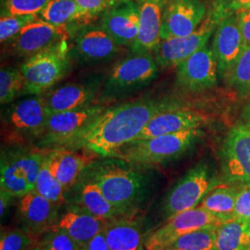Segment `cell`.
I'll return each instance as SVG.
<instances>
[{
    "label": "cell",
    "mask_w": 250,
    "mask_h": 250,
    "mask_svg": "<svg viewBox=\"0 0 250 250\" xmlns=\"http://www.w3.org/2000/svg\"><path fill=\"white\" fill-rule=\"evenodd\" d=\"M173 108L176 105L170 102L138 100L105 109L64 145L112 158L121 147L136 139L151 118Z\"/></svg>",
    "instance_id": "cell-1"
},
{
    "label": "cell",
    "mask_w": 250,
    "mask_h": 250,
    "mask_svg": "<svg viewBox=\"0 0 250 250\" xmlns=\"http://www.w3.org/2000/svg\"><path fill=\"white\" fill-rule=\"evenodd\" d=\"M116 159L90 164L87 178L96 183L107 200L125 215L141 201L145 181L130 163Z\"/></svg>",
    "instance_id": "cell-2"
},
{
    "label": "cell",
    "mask_w": 250,
    "mask_h": 250,
    "mask_svg": "<svg viewBox=\"0 0 250 250\" xmlns=\"http://www.w3.org/2000/svg\"><path fill=\"white\" fill-rule=\"evenodd\" d=\"M203 135L200 129L163 134L143 140H134L121 147L112 158L131 165L150 166L176 159Z\"/></svg>",
    "instance_id": "cell-3"
},
{
    "label": "cell",
    "mask_w": 250,
    "mask_h": 250,
    "mask_svg": "<svg viewBox=\"0 0 250 250\" xmlns=\"http://www.w3.org/2000/svg\"><path fill=\"white\" fill-rule=\"evenodd\" d=\"M217 186L219 181L206 164L201 163L192 168L172 188L164 200L163 209L167 220L197 208Z\"/></svg>",
    "instance_id": "cell-4"
},
{
    "label": "cell",
    "mask_w": 250,
    "mask_h": 250,
    "mask_svg": "<svg viewBox=\"0 0 250 250\" xmlns=\"http://www.w3.org/2000/svg\"><path fill=\"white\" fill-rule=\"evenodd\" d=\"M224 9L223 4H220L211 10L192 34L161 40L154 50V59L157 64L162 68L177 67L191 55L208 45L210 36L214 34Z\"/></svg>",
    "instance_id": "cell-5"
},
{
    "label": "cell",
    "mask_w": 250,
    "mask_h": 250,
    "mask_svg": "<svg viewBox=\"0 0 250 250\" xmlns=\"http://www.w3.org/2000/svg\"><path fill=\"white\" fill-rule=\"evenodd\" d=\"M68 70V58L59 46H51L29 57L21 70L25 81L24 94H43L62 80Z\"/></svg>",
    "instance_id": "cell-6"
},
{
    "label": "cell",
    "mask_w": 250,
    "mask_h": 250,
    "mask_svg": "<svg viewBox=\"0 0 250 250\" xmlns=\"http://www.w3.org/2000/svg\"><path fill=\"white\" fill-rule=\"evenodd\" d=\"M222 160L229 182L250 188V121L234 125L227 133Z\"/></svg>",
    "instance_id": "cell-7"
},
{
    "label": "cell",
    "mask_w": 250,
    "mask_h": 250,
    "mask_svg": "<svg viewBox=\"0 0 250 250\" xmlns=\"http://www.w3.org/2000/svg\"><path fill=\"white\" fill-rule=\"evenodd\" d=\"M157 72L158 64L150 53H134L111 70L105 84L106 93L117 95L137 89L153 80Z\"/></svg>",
    "instance_id": "cell-8"
},
{
    "label": "cell",
    "mask_w": 250,
    "mask_h": 250,
    "mask_svg": "<svg viewBox=\"0 0 250 250\" xmlns=\"http://www.w3.org/2000/svg\"><path fill=\"white\" fill-rule=\"evenodd\" d=\"M223 223L222 220L200 206L188 209L175 215L161 228L152 232L145 242L146 250H163L188 232Z\"/></svg>",
    "instance_id": "cell-9"
},
{
    "label": "cell",
    "mask_w": 250,
    "mask_h": 250,
    "mask_svg": "<svg viewBox=\"0 0 250 250\" xmlns=\"http://www.w3.org/2000/svg\"><path fill=\"white\" fill-rule=\"evenodd\" d=\"M236 13L224 7L215 29L212 50L218 62L219 75L226 78L245 47Z\"/></svg>",
    "instance_id": "cell-10"
},
{
    "label": "cell",
    "mask_w": 250,
    "mask_h": 250,
    "mask_svg": "<svg viewBox=\"0 0 250 250\" xmlns=\"http://www.w3.org/2000/svg\"><path fill=\"white\" fill-rule=\"evenodd\" d=\"M219 75L218 62L212 48L206 45L177 66V83L188 91L213 87Z\"/></svg>",
    "instance_id": "cell-11"
},
{
    "label": "cell",
    "mask_w": 250,
    "mask_h": 250,
    "mask_svg": "<svg viewBox=\"0 0 250 250\" xmlns=\"http://www.w3.org/2000/svg\"><path fill=\"white\" fill-rule=\"evenodd\" d=\"M101 28L118 45L133 47L140 28L138 3L133 0H117L110 3L102 17Z\"/></svg>",
    "instance_id": "cell-12"
},
{
    "label": "cell",
    "mask_w": 250,
    "mask_h": 250,
    "mask_svg": "<svg viewBox=\"0 0 250 250\" xmlns=\"http://www.w3.org/2000/svg\"><path fill=\"white\" fill-rule=\"evenodd\" d=\"M105 108L101 106H86L48 116L41 136L45 144L64 145L99 116Z\"/></svg>",
    "instance_id": "cell-13"
},
{
    "label": "cell",
    "mask_w": 250,
    "mask_h": 250,
    "mask_svg": "<svg viewBox=\"0 0 250 250\" xmlns=\"http://www.w3.org/2000/svg\"><path fill=\"white\" fill-rule=\"evenodd\" d=\"M205 12L199 0H172L163 13L161 40L192 34L203 21Z\"/></svg>",
    "instance_id": "cell-14"
},
{
    "label": "cell",
    "mask_w": 250,
    "mask_h": 250,
    "mask_svg": "<svg viewBox=\"0 0 250 250\" xmlns=\"http://www.w3.org/2000/svg\"><path fill=\"white\" fill-rule=\"evenodd\" d=\"M208 119L203 113L191 109L177 107L162 111L150 119L135 140L199 129L205 125Z\"/></svg>",
    "instance_id": "cell-15"
},
{
    "label": "cell",
    "mask_w": 250,
    "mask_h": 250,
    "mask_svg": "<svg viewBox=\"0 0 250 250\" xmlns=\"http://www.w3.org/2000/svg\"><path fill=\"white\" fill-rule=\"evenodd\" d=\"M112 222L91 214L81 206L72 205L59 216L51 230L56 229L66 232L82 248L99 232L105 231Z\"/></svg>",
    "instance_id": "cell-16"
},
{
    "label": "cell",
    "mask_w": 250,
    "mask_h": 250,
    "mask_svg": "<svg viewBox=\"0 0 250 250\" xmlns=\"http://www.w3.org/2000/svg\"><path fill=\"white\" fill-rule=\"evenodd\" d=\"M59 205L47 200L36 191L20 197L19 210L27 232L35 236L43 235L54 227L59 219Z\"/></svg>",
    "instance_id": "cell-17"
},
{
    "label": "cell",
    "mask_w": 250,
    "mask_h": 250,
    "mask_svg": "<svg viewBox=\"0 0 250 250\" xmlns=\"http://www.w3.org/2000/svg\"><path fill=\"white\" fill-rule=\"evenodd\" d=\"M66 34V27L53 25L44 20L37 19L23 27L12 41L13 51L21 56L31 57L46 48Z\"/></svg>",
    "instance_id": "cell-18"
},
{
    "label": "cell",
    "mask_w": 250,
    "mask_h": 250,
    "mask_svg": "<svg viewBox=\"0 0 250 250\" xmlns=\"http://www.w3.org/2000/svg\"><path fill=\"white\" fill-rule=\"evenodd\" d=\"M167 0H138L140 12L139 34L134 44V53L154 51L161 42L163 10Z\"/></svg>",
    "instance_id": "cell-19"
},
{
    "label": "cell",
    "mask_w": 250,
    "mask_h": 250,
    "mask_svg": "<svg viewBox=\"0 0 250 250\" xmlns=\"http://www.w3.org/2000/svg\"><path fill=\"white\" fill-rule=\"evenodd\" d=\"M93 159L94 155L89 156L59 148L47 154L46 161L52 174L67 191L75 185L82 172L90 166Z\"/></svg>",
    "instance_id": "cell-20"
},
{
    "label": "cell",
    "mask_w": 250,
    "mask_h": 250,
    "mask_svg": "<svg viewBox=\"0 0 250 250\" xmlns=\"http://www.w3.org/2000/svg\"><path fill=\"white\" fill-rule=\"evenodd\" d=\"M48 116L44 97L39 95L16 103L10 109L9 123L20 132L38 136Z\"/></svg>",
    "instance_id": "cell-21"
},
{
    "label": "cell",
    "mask_w": 250,
    "mask_h": 250,
    "mask_svg": "<svg viewBox=\"0 0 250 250\" xmlns=\"http://www.w3.org/2000/svg\"><path fill=\"white\" fill-rule=\"evenodd\" d=\"M119 46L100 26L83 31L75 39L74 51L84 61L102 62L111 59L119 51Z\"/></svg>",
    "instance_id": "cell-22"
},
{
    "label": "cell",
    "mask_w": 250,
    "mask_h": 250,
    "mask_svg": "<svg viewBox=\"0 0 250 250\" xmlns=\"http://www.w3.org/2000/svg\"><path fill=\"white\" fill-rule=\"evenodd\" d=\"M94 91L81 84H67L53 90L44 97L48 115L89 106Z\"/></svg>",
    "instance_id": "cell-23"
},
{
    "label": "cell",
    "mask_w": 250,
    "mask_h": 250,
    "mask_svg": "<svg viewBox=\"0 0 250 250\" xmlns=\"http://www.w3.org/2000/svg\"><path fill=\"white\" fill-rule=\"evenodd\" d=\"M109 250H146L141 225L130 220H116L105 230Z\"/></svg>",
    "instance_id": "cell-24"
},
{
    "label": "cell",
    "mask_w": 250,
    "mask_h": 250,
    "mask_svg": "<svg viewBox=\"0 0 250 250\" xmlns=\"http://www.w3.org/2000/svg\"><path fill=\"white\" fill-rule=\"evenodd\" d=\"M77 198L78 205L100 219L112 222L124 215L107 200L98 185L89 178L82 183Z\"/></svg>",
    "instance_id": "cell-25"
},
{
    "label": "cell",
    "mask_w": 250,
    "mask_h": 250,
    "mask_svg": "<svg viewBox=\"0 0 250 250\" xmlns=\"http://www.w3.org/2000/svg\"><path fill=\"white\" fill-rule=\"evenodd\" d=\"M213 250H250V222L233 219L220 224Z\"/></svg>",
    "instance_id": "cell-26"
},
{
    "label": "cell",
    "mask_w": 250,
    "mask_h": 250,
    "mask_svg": "<svg viewBox=\"0 0 250 250\" xmlns=\"http://www.w3.org/2000/svg\"><path fill=\"white\" fill-rule=\"evenodd\" d=\"M239 188L219 185L207 195L199 206L224 223L233 220V210Z\"/></svg>",
    "instance_id": "cell-27"
},
{
    "label": "cell",
    "mask_w": 250,
    "mask_h": 250,
    "mask_svg": "<svg viewBox=\"0 0 250 250\" xmlns=\"http://www.w3.org/2000/svg\"><path fill=\"white\" fill-rule=\"evenodd\" d=\"M40 16L42 20L59 27H67L74 21L86 22L75 0H50Z\"/></svg>",
    "instance_id": "cell-28"
},
{
    "label": "cell",
    "mask_w": 250,
    "mask_h": 250,
    "mask_svg": "<svg viewBox=\"0 0 250 250\" xmlns=\"http://www.w3.org/2000/svg\"><path fill=\"white\" fill-rule=\"evenodd\" d=\"M1 190L6 191L14 197H21L28 193L33 192L22 170L16 162L2 161L1 163Z\"/></svg>",
    "instance_id": "cell-29"
},
{
    "label": "cell",
    "mask_w": 250,
    "mask_h": 250,
    "mask_svg": "<svg viewBox=\"0 0 250 250\" xmlns=\"http://www.w3.org/2000/svg\"><path fill=\"white\" fill-rule=\"evenodd\" d=\"M218 226H208L188 232L174 240L167 248L180 250H213Z\"/></svg>",
    "instance_id": "cell-30"
},
{
    "label": "cell",
    "mask_w": 250,
    "mask_h": 250,
    "mask_svg": "<svg viewBox=\"0 0 250 250\" xmlns=\"http://www.w3.org/2000/svg\"><path fill=\"white\" fill-rule=\"evenodd\" d=\"M35 191L57 205H62L65 201L64 193L66 190L49 170L46 159L39 172Z\"/></svg>",
    "instance_id": "cell-31"
},
{
    "label": "cell",
    "mask_w": 250,
    "mask_h": 250,
    "mask_svg": "<svg viewBox=\"0 0 250 250\" xmlns=\"http://www.w3.org/2000/svg\"><path fill=\"white\" fill-rule=\"evenodd\" d=\"M25 81L21 71L15 68H4L0 71V102L9 104L21 93H24Z\"/></svg>",
    "instance_id": "cell-32"
},
{
    "label": "cell",
    "mask_w": 250,
    "mask_h": 250,
    "mask_svg": "<svg viewBox=\"0 0 250 250\" xmlns=\"http://www.w3.org/2000/svg\"><path fill=\"white\" fill-rule=\"evenodd\" d=\"M226 78L242 96L250 94V45H245Z\"/></svg>",
    "instance_id": "cell-33"
},
{
    "label": "cell",
    "mask_w": 250,
    "mask_h": 250,
    "mask_svg": "<svg viewBox=\"0 0 250 250\" xmlns=\"http://www.w3.org/2000/svg\"><path fill=\"white\" fill-rule=\"evenodd\" d=\"M50 0H1V16L37 15Z\"/></svg>",
    "instance_id": "cell-34"
},
{
    "label": "cell",
    "mask_w": 250,
    "mask_h": 250,
    "mask_svg": "<svg viewBox=\"0 0 250 250\" xmlns=\"http://www.w3.org/2000/svg\"><path fill=\"white\" fill-rule=\"evenodd\" d=\"M37 241V237L25 230L14 229L2 233L0 250H30Z\"/></svg>",
    "instance_id": "cell-35"
},
{
    "label": "cell",
    "mask_w": 250,
    "mask_h": 250,
    "mask_svg": "<svg viewBox=\"0 0 250 250\" xmlns=\"http://www.w3.org/2000/svg\"><path fill=\"white\" fill-rule=\"evenodd\" d=\"M38 244L42 250H80V246L66 232L50 230L43 234Z\"/></svg>",
    "instance_id": "cell-36"
},
{
    "label": "cell",
    "mask_w": 250,
    "mask_h": 250,
    "mask_svg": "<svg viewBox=\"0 0 250 250\" xmlns=\"http://www.w3.org/2000/svg\"><path fill=\"white\" fill-rule=\"evenodd\" d=\"M37 15L6 16L0 19V41L1 43L12 40L21 31V29L32 21L37 20Z\"/></svg>",
    "instance_id": "cell-37"
},
{
    "label": "cell",
    "mask_w": 250,
    "mask_h": 250,
    "mask_svg": "<svg viewBox=\"0 0 250 250\" xmlns=\"http://www.w3.org/2000/svg\"><path fill=\"white\" fill-rule=\"evenodd\" d=\"M233 219L250 222V188L240 186L235 200Z\"/></svg>",
    "instance_id": "cell-38"
},
{
    "label": "cell",
    "mask_w": 250,
    "mask_h": 250,
    "mask_svg": "<svg viewBox=\"0 0 250 250\" xmlns=\"http://www.w3.org/2000/svg\"><path fill=\"white\" fill-rule=\"evenodd\" d=\"M75 2L79 5L87 22L106 10L111 0H75Z\"/></svg>",
    "instance_id": "cell-39"
},
{
    "label": "cell",
    "mask_w": 250,
    "mask_h": 250,
    "mask_svg": "<svg viewBox=\"0 0 250 250\" xmlns=\"http://www.w3.org/2000/svg\"><path fill=\"white\" fill-rule=\"evenodd\" d=\"M245 45H250V9H239L236 12Z\"/></svg>",
    "instance_id": "cell-40"
},
{
    "label": "cell",
    "mask_w": 250,
    "mask_h": 250,
    "mask_svg": "<svg viewBox=\"0 0 250 250\" xmlns=\"http://www.w3.org/2000/svg\"><path fill=\"white\" fill-rule=\"evenodd\" d=\"M80 250H109L105 231L99 232V234L83 245Z\"/></svg>",
    "instance_id": "cell-41"
},
{
    "label": "cell",
    "mask_w": 250,
    "mask_h": 250,
    "mask_svg": "<svg viewBox=\"0 0 250 250\" xmlns=\"http://www.w3.org/2000/svg\"><path fill=\"white\" fill-rule=\"evenodd\" d=\"M13 197H14L8 192L1 190V192H0V215H1V218L4 216L7 209L9 208L11 199Z\"/></svg>",
    "instance_id": "cell-42"
},
{
    "label": "cell",
    "mask_w": 250,
    "mask_h": 250,
    "mask_svg": "<svg viewBox=\"0 0 250 250\" xmlns=\"http://www.w3.org/2000/svg\"><path fill=\"white\" fill-rule=\"evenodd\" d=\"M232 4V9H250V0H231Z\"/></svg>",
    "instance_id": "cell-43"
},
{
    "label": "cell",
    "mask_w": 250,
    "mask_h": 250,
    "mask_svg": "<svg viewBox=\"0 0 250 250\" xmlns=\"http://www.w3.org/2000/svg\"><path fill=\"white\" fill-rule=\"evenodd\" d=\"M246 117L250 121V101L249 105L246 107Z\"/></svg>",
    "instance_id": "cell-44"
},
{
    "label": "cell",
    "mask_w": 250,
    "mask_h": 250,
    "mask_svg": "<svg viewBox=\"0 0 250 250\" xmlns=\"http://www.w3.org/2000/svg\"><path fill=\"white\" fill-rule=\"evenodd\" d=\"M30 250H41V248H40V246H39V244L37 243L36 246L33 248V249H31Z\"/></svg>",
    "instance_id": "cell-45"
},
{
    "label": "cell",
    "mask_w": 250,
    "mask_h": 250,
    "mask_svg": "<svg viewBox=\"0 0 250 250\" xmlns=\"http://www.w3.org/2000/svg\"><path fill=\"white\" fill-rule=\"evenodd\" d=\"M177 250V249H172V248H165V249H163V250Z\"/></svg>",
    "instance_id": "cell-46"
},
{
    "label": "cell",
    "mask_w": 250,
    "mask_h": 250,
    "mask_svg": "<svg viewBox=\"0 0 250 250\" xmlns=\"http://www.w3.org/2000/svg\"><path fill=\"white\" fill-rule=\"evenodd\" d=\"M114 1H117V0H111V3H112V2H114Z\"/></svg>",
    "instance_id": "cell-47"
}]
</instances>
